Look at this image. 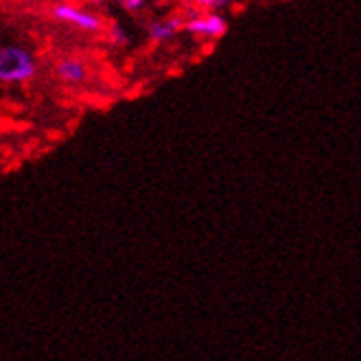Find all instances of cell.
Listing matches in <instances>:
<instances>
[{
  "mask_svg": "<svg viewBox=\"0 0 361 361\" xmlns=\"http://www.w3.org/2000/svg\"><path fill=\"white\" fill-rule=\"evenodd\" d=\"M230 0H193V5L202 11H219L221 7H226Z\"/></svg>",
  "mask_w": 361,
  "mask_h": 361,
  "instance_id": "8992f818",
  "label": "cell"
},
{
  "mask_svg": "<svg viewBox=\"0 0 361 361\" xmlns=\"http://www.w3.org/2000/svg\"><path fill=\"white\" fill-rule=\"evenodd\" d=\"M110 35H112V39L116 42V44H125V42H127V31L121 25H114L110 29Z\"/></svg>",
  "mask_w": 361,
  "mask_h": 361,
  "instance_id": "ba28073f",
  "label": "cell"
},
{
  "mask_svg": "<svg viewBox=\"0 0 361 361\" xmlns=\"http://www.w3.org/2000/svg\"><path fill=\"white\" fill-rule=\"evenodd\" d=\"M178 3H182V5H190L193 0H178Z\"/></svg>",
  "mask_w": 361,
  "mask_h": 361,
  "instance_id": "9c48e42d",
  "label": "cell"
},
{
  "mask_svg": "<svg viewBox=\"0 0 361 361\" xmlns=\"http://www.w3.org/2000/svg\"><path fill=\"white\" fill-rule=\"evenodd\" d=\"M121 5L125 11L130 13H140L145 9V0H121Z\"/></svg>",
  "mask_w": 361,
  "mask_h": 361,
  "instance_id": "52a82bcc",
  "label": "cell"
},
{
  "mask_svg": "<svg viewBox=\"0 0 361 361\" xmlns=\"http://www.w3.org/2000/svg\"><path fill=\"white\" fill-rule=\"evenodd\" d=\"M184 20L180 16H169V18H156L147 25V35H149L154 42H169L173 39L180 31H182Z\"/></svg>",
  "mask_w": 361,
  "mask_h": 361,
  "instance_id": "5b68a950",
  "label": "cell"
},
{
  "mask_svg": "<svg viewBox=\"0 0 361 361\" xmlns=\"http://www.w3.org/2000/svg\"><path fill=\"white\" fill-rule=\"evenodd\" d=\"M51 13H53V18L57 20V23L71 25V27H75L79 31L97 33V31L103 29V18L97 11L86 9V7H79V5H73V3H66V0L55 3Z\"/></svg>",
  "mask_w": 361,
  "mask_h": 361,
  "instance_id": "7a4b0ae2",
  "label": "cell"
},
{
  "mask_svg": "<svg viewBox=\"0 0 361 361\" xmlns=\"http://www.w3.org/2000/svg\"><path fill=\"white\" fill-rule=\"evenodd\" d=\"M88 3H99V0H88Z\"/></svg>",
  "mask_w": 361,
  "mask_h": 361,
  "instance_id": "30bf717a",
  "label": "cell"
},
{
  "mask_svg": "<svg viewBox=\"0 0 361 361\" xmlns=\"http://www.w3.org/2000/svg\"><path fill=\"white\" fill-rule=\"evenodd\" d=\"M182 29L202 39H219L228 31V23L219 11H204L186 18Z\"/></svg>",
  "mask_w": 361,
  "mask_h": 361,
  "instance_id": "3957f363",
  "label": "cell"
},
{
  "mask_svg": "<svg viewBox=\"0 0 361 361\" xmlns=\"http://www.w3.org/2000/svg\"><path fill=\"white\" fill-rule=\"evenodd\" d=\"M37 73V61L33 53L20 44L0 47V83L16 86V83H27Z\"/></svg>",
  "mask_w": 361,
  "mask_h": 361,
  "instance_id": "6da1fadb",
  "label": "cell"
},
{
  "mask_svg": "<svg viewBox=\"0 0 361 361\" xmlns=\"http://www.w3.org/2000/svg\"><path fill=\"white\" fill-rule=\"evenodd\" d=\"M55 73L63 83H68V86H79V83L88 79V63L75 55H68L57 61Z\"/></svg>",
  "mask_w": 361,
  "mask_h": 361,
  "instance_id": "277c9868",
  "label": "cell"
}]
</instances>
